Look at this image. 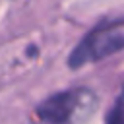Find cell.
<instances>
[{
    "mask_svg": "<svg viewBox=\"0 0 124 124\" xmlns=\"http://www.w3.org/2000/svg\"><path fill=\"white\" fill-rule=\"evenodd\" d=\"M107 124H124V87L116 97L110 112L107 114Z\"/></svg>",
    "mask_w": 124,
    "mask_h": 124,
    "instance_id": "cell-3",
    "label": "cell"
},
{
    "mask_svg": "<svg viewBox=\"0 0 124 124\" xmlns=\"http://www.w3.org/2000/svg\"><path fill=\"white\" fill-rule=\"evenodd\" d=\"M95 107V95L87 89H68L50 95L37 107V116L46 124H74Z\"/></svg>",
    "mask_w": 124,
    "mask_h": 124,
    "instance_id": "cell-1",
    "label": "cell"
},
{
    "mask_svg": "<svg viewBox=\"0 0 124 124\" xmlns=\"http://www.w3.org/2000/svg\"><path fill=\"white\" fill-rule=\"evenodd\" d=\"M124 48V29H120L118 25H103L93 29L70 54L68 64L72 68H79L83 64L101 60L116 50Z\"/></svg>",
    "mask_w": 124,
    "mask_h": 124,
    "instance_id": "cell-2",
    "label": "cell"
}]
</instances>
